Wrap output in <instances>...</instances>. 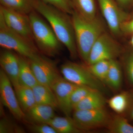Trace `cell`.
I'll return each instance as SVG.
<instances>
[{
	"label": "cell",
	"instance_id": "6da1fadb",
	"mask_svg": "<svg viewBox=\"0 0 133 133\" xmlns=\"http://www.w3.org/2000/svg\"><path fill=\"white\" fill-rule=\"evenodd\" d=\"M33 7L48 21L59 42L68 50L71 57L76 58L78 52L71 19L65 12L41 0H33Z\"/></svg>",
	"mask_w": 133,
	"mask_h": 133
},
{
	"label": "cell",
	"instance_id": "44dd1931",
	"mask_svg": "<svg viewBox=\"0 0 133 133\" xmlns=\"http://www.w3.org/2000/svg\"><path fill=\"white\" fill-rule=\"evenodd\" d=\"M130 101V92L122 91L107 100V104L116 114L123 115L128 110Z\"/></svg>",
	"mask_w": 133,
	"mask_h": 133
},
{
	"label": "cell",
	"instance_id": "1f68e13d",
	"mask_svg": "<svg viewBox=\"0 0 133 133\" xmlns=\"http://www.w3.org/2000/svg\"><path fill=\"white\" fill-rule=\"evenodd\" d=\"M129 92L130 94V104L127 114L129 119L133 120V91Z\"/></svg>",
	"mask_w": 133,
	"mask_h": 133
},
{
	"label": "cell",
	"instance_id": "4316f807",
	"mask_svg": "<svg viewBox=\"0 0 133 133\" xmlns=\"http://www.w3.org/2000/svg\"><path fill=\"white\" fill-rule=\"evenodd\" d=\"M25 132L22 128L17 125L7 117H4L0 121V133H22Z\"/></svg>",
	"mask_w": 133,
	"mask_h": 133
},
{
	"label": "cell",
	"instance_id": "2e32d148",
	"mask_svg": "<svg viewBox=\"0 0 133 133\" xmlns=\"http://www.w3.org/2000/svg\"><path fill=\"white\" fill-rule=\"evenodd\" d=\"M32 89L36 104L49 105L55 109L58 108L55 94L50 87L38 84Z\"/></svg>",
	"mask_w": 133,
	"mask_h": 133
},
{
	"label": "cell",
	"instance_id": "d6986e66",
	"mask_svg": "<svg viewBox=\"0 0 133 133\" xmlns=\"http://www.w3.org/2000/svg\"><path fill=\"white\" fill-rule=\"evenodd\" d=\"M22 56L19 57V84L32 88L38 83L33 73L29 61H27Z\"/></svg>",
	"mask_w": 133,
	"mask_h": 133
},
{
	"label": "cell",
	"instance_id": "f1b7e54d",
	"mask_svg": "<svg viewBox=\"0 0 133 133\" xmlns=\"http://www.w3.org/2000/svg\"><path fill=\"white\" fill-rule=\"evenodd\" d=\"M29 128L35 133H57V131L47 123H34L29 125Z\"/></svg>",
	"mask_w": 133,
	"mask_h": 133
},
{
	"label": "cell",
	"instance_id": "cb8c5ba5",
	"mask_svg": "<svg viewBox=\"0 0 133 133\" xmlns=\"http://www.w3.org/2000/svg\"><path fill=\"white\" fill-rule=\"evenodd\" d=\"M33 0H0L1 5L26 15L29 14L33 9Z\"/></svg>",
	"mask_w": 133,
	"mask_h": 133
},
{
	"label": "cell",
	"instance_id": "ba28073f",
	"mask_svg": "<svg viewBox=\"0 0 133 133\" xmlns=\"http://www.w3.org/2000/svg\"><path fill=\"white\" fill-rule=\"evenodd\" d=\"M11 81L2 69L0 70V97L2 105L9 110L15 118L22 120L26 117L17 99Z\"/></svg>",
	"mask_w": 133,
	"mask_h": 133
},
{
	"label": "cell",
	"instance_id": "8992f818",
	"mask_svg": "<svg viewBox=\"0 0 133 133\" xmlns=\"http://www.w3.org/2000/svg\"><path fill=\"white\" fill-rule=\"evenodd\" d=\"M72 118L82 132L106 127L111 116L105 108L91 110H75Z\"/></svg>",
	"mask_w": 133,
	"mask_h": 133
},
{
	"label": "cell",
	"instance_id": "7402d4cb",
	"mask_svg": "<svg viewBox=\"0 0 133 133\" xmlns=\"http://www.w3.org/2000/svg\"><path fill=\"white\" fill-rule=\"evenodd\" d=\"M106 128L111 133H133V126L122 115L111 116Z\"/></svg>",
	"mask_w": 133,
	"mask_h": 133
},
{
	"label": "cell",
	"instance_id": "f546056e",
	"mask_svg": "<svg viewBox=\"0 0 133 133\" xmlns=\"http://www.w3.org/2000/svg\"><path fill=\"white\" fill-rule=\"evenodd\" d=\"M125 70L128 81L133 85V52H130L126 56L125 59Z\"/></svg>",
	"mask_w": 133,
	"mask_h": 133
},
{
	"label": "cell",
	"instance_id": "e0dca14e",
	"mask_svg": "<svg viewBox=\"0 0 133 133\" xmlns=\"http://www.w3.org/2000/svg\"><path fill=\"white\" fill-rule=\"evenodd\" d=\"M47 124L57 133H83L76 126L71 116H55Z\"/></svg>",
	"mask_w": 133,
	"mask_h": 133
},
{
	"label": "cell",
	"instance_id": "7a4b0ae2",
	"mask_svg": "<svg viewBox=\"0 0 133 133\" xmlns=\"http://www.w3.org/2000/svg\"><path fill=\"white\" fill-rule=\"evenodd\" d=\"M71 15L78 52L87 63L93 45L104 33V27L97 17L86 19L76 10Z\"/></svg>",
	"mask_w": 133,
	"mask_h": 133
},
{
	"label": "cell",
	"instance_id": "52a82bcc",
	"mask_svg": "<svg viewBox=\"0 0 133 133\" xmlns=\"http://www.w3.org/2000/svg\"><path fill=\"white\" fill-rule=\"evenodd\" d=\"M121 52L120 45L107 33H102L94 43L87 64L103 60L116 59Z\"/></svg>",
	"mask_w": 133,
	"mask_h": 133
},
{
	"label": "cell",
	"instance_id": "30bf717a",
	"mask_svg": "<svg viewBox=\"0 0 133 133\" xmlns=\"http://www.w3.org/2000/svg\"><path fill=\"white\" fill-rule=\"evenodd\" d=\"M30 66L38 84L51 87L61 77L55 64L45 58L38 56L29 60Z\"/></svg>",
	"mask_w": 133,
	"mask_h": 133
},
{
	"label": "cell",
	"instance_id": "d6a6232c",
	"mask_svg": "<svg viewBox=\"0 0 133 133\" xmlns=\"http://www.w3.org/2000/svg\"><path fill=\"white\" fill-rule=\"evenodd\" d=\"M119 4L124 7H128L133 4V0H116Z\"/></svg>",
	"mask_w": 133,
	"mask_h": 133
},
{
	"label": "cell",
	"instance_id": "836d02e7",
	"mask_svg": "<svg viewBox=\"0 0 133 133\" xmlns=\"http://www.w3.org/2000/svg\"><path fill=\"white\" fill-rule=\"evenodd\" d=\"M130 43L132 47L133 48V34L132 35V36H131V40H130Z\"/></svg>",
	"mask_w": 133,
	"mask_h": 133
},
{
	"label": "cell",
	"instance_id": "ac0fdd59",
	"mask_svg": "<svg viewBox=\"0 0 133 133\" xmlns=\"http://www.w3.org/2000/svg\"><path fill=\"white\" fill-rule=\"evenodd\" d=\"M122 72L120 64L116 59L110 61V66L105 81V85L114 91L121 88Z\"/></svg>",
	"mask_w": 133,
	"mask_h": 133
},
{
	"label": "cell",
	"instance_id": "ffe728a7",
	"mask_svg": "<svg viewBox=\"0 0 133 133\" xmlns=\"http://www.w3.org/2000/svg\"><path fill=\"white\" fill-rule=\"evenodd\" d=\"M14 88L20 106L26 113L36 104L33 89L20 84Z\"/></svg>",
	"mask_w": 133,
	"mask_h": 133
},
{
	"label": "cell",
	"instance_id": "d4e9b609",
	"mask_svg": "<svg viewBox=\"0 0 133 133\" xmlns=\"http://www.w3.org/2000/svg\"><path fill=\"white\" fill-rule=\"evenodd\" d=\"M110 61L103 60L87 65L88 69L93 75L105 85L110 66Z\"/></svg>",
	"mask_w": 133,
	"mask_h": 133
},
{
	"label": "cell",
	"instance_id": "7c38bea8",
	"mask_svg": "<svg viewBox=\"0 0 133 133\" xmlns=\"http://www.w3.org/2000/svg\"><path fill=\"white\" fill-rule=\"evenodd\" d=\"M77 86L61 76L51 87L56 98L58 108L65 116H71L73 111L71 97L73 91Z\"/></svg>",
	"mask_w": 133,
	"mask_h": 133
},
{
	"label": "cell",
	"instance_id": "277c9868",
	"mask_svg": "<svg viewBox=\"0 0 133 133\" xmlns=\"http://www.w3.org/2000/svg\"><path fill=\"white\" fill-rule=\"evenodd\" d=\"M60 71L65 79L76 85L88 87L102 93L107 91L105 85L93 75L87 65L66 62L61 66Z\"/></svg>",
	"mask_w": 133,
	"mask_h": 133
},
{
	"label": "cell",
	"instance_id": "4dcf8cb0",
	"mask_svg": "<svg viewBox=\"0 0 133 133\" xmlns=\"http://www.w3.org/2000/svg\"><path fill=\"white\" fill-rule=\"evenodd\" d=\"M122 32L133 34V18L124 22L121 26Z\"/></svg>",
	"mask_w": 133,
	"mask_h": 133
},
{
	"label": "cell",
	"instance_id": "5b68a950",
	"mask_svg": "<svg viewBox=\"0 0 133 133\" xmlns=\"http://www.w3.org/2000/svg\"><path fill=\"white\" fill-rule=\"evenodd\" d=\"M0 45L5 49L14 51L29 60L38 56L29 40L9 29L0 15Z\"/></svg>",
	"mask_w": 133,
	"mask_h": 133
},
{
	"label": "cell",
	"instance_id": "83f0119b",
	"mask_svg": "<svg viewBox=\"0 0 133 133\" xmlns=\"http://www.w3.org/2000/svg\"><path fill=\"white\" fill-rule=\"evenodd\" d=\"M61 10L66 14H72L74 12V8L70 0H41Z\"/></svg>",
	"mask_w": 133,
	"mask_h": 133
},
{
	"label": "cell",
	"instance_id": "603a6c76",
	"mask_svg": "<svg viewBox=\"0 0 133 133\" xmlns=\"http://www.w3.org/2000/svg\"><path fill=\"white\" fill-rule=\"evenodd\" d=\"M74 9L86 19H92L96 17V6L94 0H70Z\"/></svg>",
	"mask_w": 133,
	"mask_h": 133
},
{
	"label": "cell",
	"instance_id": "4fadbf2b",
	"mask_svg": "<svg viewBox=\"0 0 133 133\" xmlns=\"http://www.w3.org/2000/svg\"><path fill=\"white\" fill-rule=\"evenodd\" d=\"M0 65L2 69L11 81L13 87H14L19 84V57H17L10 50H6L1 54Z\"/></svg>",
	"mask_w": 133,
	"mask_h": 133
},
{
	"label": "cell",
	"instance_id": "484cf974",
	"mask_svg": "<svg viewBox=\"0 0 133 133\" xmlns=\"http://www.w3.org/2000/svg\"><path fill=\"white\" fill-rule=\"evenodd\" d=\"M95 90H97L88 87L77 85L71 95V102L73 108L78 103Z\"/></svg>",
	"mask_w": 133,
	"mask_h": 133
},
{
	"label": "cell",
	"instance_id": "9c48e42d",
	"mask_svg": "<svg viewBox=\"0 0 133 133\" xmlns=\"http://www.w3.org/2000/svg\"><path fill=\"white\" fill-rule=\"evenodd\" d=\"M101 11L111 32L115 36L121 34V26L129 16L117 6L114 0H97Z\"/></svg>",
	"mask_w": 133,
	"mask_h": 133
},
{
	"label": "cell",
	"instance_id": "3957f363",
	"mask_svg": "<svg viewBox=\"0 0 133 133\" xmlns=\"http://www.w3.org/2000/svg\"><path fill=\"white\" fill-rule=\"evenodd\" d=\"M28 16L32 36L38 48L46 55H55L59 51L62 43L52 28L35 12L32 11Z\"/></svg>",
	"mask_w": 133,
	"mask_h": 133
},
{
	"label": "cell",
	"instance_id": "9a60e30c",
	"mask_svg": "<svg viewBox=\"0 0 133 133\" xmlns=\"http://www.w3.org/2000/svg\"><path fill=\"white\" fill-rule=\"evenodd\" d=\"M107 100L100 91L95 90L73 108L75 110H91L105 108Z\"/></svg>",
	"mask_w": 133,
	"mask_h": 133
},
{
	"label": "cell",
	"instance_id": "5bb4252c",
	"mask_svg": "<svg viewBox=\"0 0 133 133\" xmlns=\"http://www.w3.org/2000/svg\"><path fill=\"white\" fill-rule=\"evenodd\" d=\"M55 109L49 105L36 104L26 113V116L33 123L47 124L55 116Z\"/></svg>",
	"mask_w": 133,
	"mask_h": 133
},
{
	"label": "cell",
	"instance_id": "8fae6325",
	"mask_svg": "<svg viewBox=\"0 0 133 133\" xmlns=\"http://www.w3.org/2000/svg\"><path fill=\"white\" fill-rule=\"evenodd\" d=\"M0 15L6 26L13 31L29 41L33 36L29 16L1 5Z\"/></svg>",
	"mask_w": 133,
	"mask_h": 133
}]
</instances>
